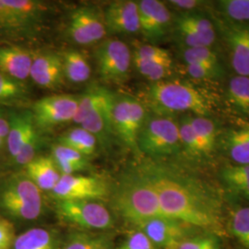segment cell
Segmentation results:
<instances>
[{
	"mask_svg": "<svg viewBox=\"0 0 249 249\" xmlns=\"http://www.w3.org/2000/svg\"><path fill=\"white\" fill-rule=\"evenodd\" d=\"M142 174L155 191L162 217L210 233L223 232V201L210 183L196 175L157 167Z\"/></svg>",
	"mask_w": 249,
	"mask_h": 249,
	"instance_id": "6da1fadb",
	"label": "cell"
},
{
	"mask_svg": "<svg viewBox=\"0 0 249 249\" xmlns=\"http://www.w3.org/2000/svg\"><path fill=\"white\" fill-rule=\"evenodd\" d=\"M147 95L151 109L157 115L183 113L210 117L213 112V101L210 94L186 80L154 82Z\"/></svg>",
	"mask_w": 249,
	"mask_h": 249,
	"instance_id": "7a4b0ae2",
	"label": "cell"
},
{
	"mask_svg": "<svg viewBox=\"0 0 249 249\" xmlns=\"http://www.w3.org/2000/svg\"><path fill=\"white\" fill-rule=\"evenodd\" d=\"M116 205L124 219L134 225L162 217L155 191L142 172L127 178L121 185L116 194Z\"/></svg>",
	"mask_w": 249,
	"mask_h": 249,
	"instance_id": "3957f363",
	"label": "cell"
},
{
	"mask_svg": "<svg viewBox=\"0 0 249 249\" xmlns=\"http://www.w3.org/2000/svg\"><path fill=\"white\" fill-rule=\"evenodd\" d=\"M0 208L23 221L37 219L44 209L41 190L25 175H14L0 182Z\"/></svg>",
	"mask_w": 249,
	"mask_h": 249,
	"instance_id": "277c9868",
	"label": "cell"
},
{
	"mask_svg": "<svg viewBox=\"0 0 249 249\" xmlns=\"http://www.w3.org/2000/svg\"><path fill=\"white\" fill-rule=\"evenodd\" d=\"M138 149L151 157H166L181 150L178 122L169 116H148L138 138Z\"/></svg>",
	"mask_w": 249,
	"mask_h": 249,
	"instance_id": "5b68a950",
	"label": "cell"
},
{
	"mask_svg": "<svg viewBox=\"0 0 249 249\" xmlns=\"http://www.w3.org/2000/svg\"><path fill=\"white\" fill-rule=\"evenodd\" d=\"M148 116L142 103L130 95H116L113 107V124L116 137L125 147L137 152L138 138Z\"/></svg>",
	"mask_w": 249,
	"mask_h": 249,
	"instance_id": "8992f818",
	"label": "cell"
},
{
	"mask_svg": "<svg viewBox=\"0 0 249 249\" xmlns=\"http://www.w3.org/2000/svg\"><path fill=\"white\" fill-rule=\"evenodd\" d=\"M173 26L181 48L212 47L216 42L217 27L202 10L179 13Z\"/></svg>",
	"mask_w": 249,
	"mask_h": 249,
	"instance_id": "52a82bcc",
	"label": "cell"
},
{
	"mask_svg": "<svg viewBox=\"0 0 249 249\" xmlns=\"http://www.w3.org/2000/svg\"><path fill=\"white\" fill-rule=\"evenodd\" d=\"M95 58L99 75L107 83L121 84L127 80L132 53L129 47L118 39H108L99 45Z\"/></svg>",
	"mask_w": 249,
	"mask_h": 249,
	"instance_id": "ba28073f",
	"label": "cell"
},
{
	"mask_svg": "<svg viewBox=\"0 0 249 249\" xmlns=\"http://www.w3.org/2000/svg\"><path fill=\"white\" fill-rule=\"evenodd\" d=\"M57 212L65 222L85 229L103 230L113 225L109 211L94 200L60 201Z\"/></svg>",
	"mask_w": 249,
	"mask_h": 249,
	"instance_id": "9c48e42d",
	"label": "cell"
},
{
	"mask_svg": "<svg viewBox=\"0 0 249 249\" xmlns=\"http://www.w3.org/2000/svg\"><path fill=\"white\" fill-rule=\"evenodd\" d=\"M46 10L36 0H0V32L20 33L34 26Z\"/></svg>",
	"mask_w": 249,
	"mask_h": 249,
	"instance_id": "30bf717a",
	"label": "cell"
},
{
	"mask_svg": "<svg viewBox=\"0 0 249 249\" xmlns=\"http://www.w3.org/2000/svg\"><path fill=\"white\" fill-rule=\"evenodd\" d=\"M79 97L74 95H51L40 99L34 106L33 115L36 126L49 128L73 120Z\"/></svg>",
	"mask_w": 249,
	"mask_h": 249,
	"instance_id": "8fae6325",
	"label": "cell"
},
{
	"mask_svg": "<svg viewBox=\"0 0 249 249\" xmlns=\"http://www.w3.org/2000/svg\"><path fill=\"white\" fill-rule=\"evenodd\" d=\"M104 15L92 7H81L71 15L68 35L73 42L81 45L95 44L107 35Z\"/></svg>",
	"mask_w": 249,
	"mask_h": 249,
	"instance_id": "7c38bea8",
	"label": "cell"
},
{
	"mask_svg": "<svg viewBox=\"0 0 249 249\" xmlns=\"http://www.w3.org/2000/svg\"><path fill=\"white\" fill-rule=\"evenodd\" d=\"M53 196L64 200H94L107 195V184L98 178L62 175L52 190Z\"/></svg>",
	"mask_w": 249,
	"mask_h": 249,
	"instance_id": "4fadbf2b",
	"label": "cell"
},
{
	"mask_svg": "<svg viewBox=\"0 0 249 249\" xmlns=\"http://www.w3.org/2000/svg\"><path fill=\"white\" fill-rule=\"evenodd\" d=\"M140 27L143 36L151 41L161 40L169 33L174 19L164 2L158 0L138 1Z\"/></svg>",
	"mask_w": 249,
	"mask_h": 249,
	"instance_id": "5bb4252c",
	"label": "cell"
},
{
	"mask_svg": "<svg viewBox=\"0 0 249 249\" xmlns=\"http://www.w3.org/2000/svg\"><path fill=\"white\" fill-rule=\"evenodd\" d=\"M216 18L229 49L232 71L237 76L249 77V25H236Z\"/></svg>",
	"mask_w": 249,
	"mask_h": 249,
	"instance_id": "9a60e30c",
	"label": "cell"
},
{
	"mask_svg": "<svg viewBox=\"0 0 249 249\" xmlns=\"http://www.w3.org/2000/svg\"><path fill=\"white\" fill-rule=\"evenodd\" d=\"M137 230L144 233L155 248L174 249L181 241L187 238L190 227L165 217H155L136 225Z\"/></svg>",
	"mask_w": 249,
	"mask_h": 249,
	"instance_id": "2e32d148",
	"label": "cell"
},
{
	"mask_svg": "<svg viewBox=\"0 0 249 249\" xmlns=\"http://www.w3.org/2000/svg\"><path fill=\"white\" fill-rule=\"evenodd\" d=\"M116 94L107 90L106 95L93 107L80 124L92 134L97 142L103 146L110 145L116 136L113 124V107Z\"/></svg>",
	"mask_w": 249,
	"mask_h": 249,
	"instance_id": "e0dca14e",
	"label": "cell"
},
{
	"mask_svg": "<svg viewBox=\"0 0 249 249\" xmlns=\"http://www.w3.org/2000/svg\"><path fill=\"white\" fill-rule=\"evenodd\" d=\"M107 31L119 35H135L141 32L138 1L112 2L104 15Z\"/></svg>",
	"mask_w": 249,
	"mask_h": 249,
	"instance_id": "ac0fdd59",
	"label": "cell"
},
{
	"mask_svg": "<svg viewBox=\"0 0 249 249\" xmlns=\"http://www.w3.org/2000/svg\"><path fill=\"white\" fill-rule=\"evenodd\" d=\"M218 147L231 164L249 165V122L231 125L220 133Z\"/></svg>",
	"mask_w": 249,
	"mask_h": 249,
	"instance_id": "d6986e66",
	"label": "cell"
},
{
	"mask_svg": "<svg viewBox=\"0 0 249 249\" xmlns=\"http://www.w3.org/2000/svg\"><path fill=\"white\" fill-rule=\"evenodd\" d=\"M30 77L42 88H57L64 78L62 56L52 52L34 55Z\"/></svg>",
	"mask_w": 249,
	"mask_h": 249,
	"instance_id": "ffe728a7",
	"label": "cell"
},
{
	"mask_svg": "<svg viewBox=\"0 0 249 249\" xmlns=\"http://www.w3.org/2000/svg\"><path fill=\"white\" fill-rule=\"evenodd\" d=\"M9 123L7 144L9 156L13 160L37 131L33 112L30 111L11 112L9 114Z\"/></svg>",
	"mask_w": 249,
	"mask_h": 249,
	"instance_id": "44dd1931",
	"label": "cell"
},
{
	"mask_svg": "<svg viewBox=\"0 0 249 249\" xmlns=\"http://www.w3.org/2000/svg\"><path fill=\"white\" fill-rule=\"evenodd\" d=\"M33 53L19 46H0V72L18 81L30 77Z\"/></svg>",
	"mask_w": 249,
	"mask_h": 249,
	"instance_id": "7402d4cb",
	"label": "cell"
},
{
	"mask_svg": "<svg viewBox=\"0 0 249 249\" xmlns=\"http://www.w3.org/2000/svg\"><path fill=\"white\" fill-rule=\"evenodd\" d=\"M26 176L41 191H52L61 178L52 156H36L27 164Z\"/></svg>",
	"mask_w": 249,
	"mask_h": 249,
	"instance_id": "603a6c76",
	"label": "cell"
},
{
	"mask_svg": "<svg viewBox=\"0 0 249 249\" xmlns=\"http://www.w3.org/2000/svg\"><path fill=\"white\" fill-rule=\"evenodd\" d=\"M221 184L231 195L249 203V165L228 163L219 172Z\"/></svg>",
	"mask_w": 249,
	"mask_h": 249,
	"instance_id": "cb8c5ba5",
	"label": "cell"
},
{
	"mask_svg": "<svg viewBox=\"0 0 249 249\" xmlns=\"http://www.w3.org/2000/svg\"><path fill=\"white\" fill-rule=\"evenodd\" d=\"M215 18L236 25H249V0H220L213 2Z\"/></svg>",
	"mask_w": 249,
	"mask_h": 249,
	"instance_id": "d4e9b609",
	"label": "cell"
},
{
	"mask_svg": "<svg viewBox=\"0 0 249 249\" xmlns=\"http://www.w3.org/2000/svg\"><path fill=\"white\" fill-rule=\"evenodd\" d=\"M225 100L235 113L249 117V77L233 76L228 82Z\"/></svg>",
	"mask_w": 249,
	"mask_h": 249,
	"instance_id": "484cf974",
	"label": "cell"
},
{
	"mask_svg": "<svg viewBox=\"0 0 249 249\" xmlns=\"http://www.w3.org/2000/svg\"><path fill=\"white\" fill-rule=\"evenodd\" d=\"M64 77L72 83H82L90 77V66L85 53L78 50H69L63 53Z\"/></svg>",
	"mask_w": 249,
	"mask_h": 249,
	"instance_id": "4316f807",
	"label": "cell"
},
{
	"mask_svg": "<svg viewBox=\"0 0 249 249\" xmlns=\"http://www.w3.org/2000/svg\"><path fill=\"white\" fill-rule=\"evenodd\" d=\"M52 158L61 176L74 175L87 167V159L84 155L59 143L53 146Z\"/></svg>",
	"mask_w": 249,
	"mask_h": 249,
	"instance_id": "83f0119b",
	"label": "cell"
},
{
	"mask_svg": "<svg viewBox=\"0 0 249 249\" xmlns=\"http://www.w3.org/2000/svg\"><path fill=\"white\" fill-rule=\"evenodd\" d=\"M59 144L71 148L84 155H92L97 148V140L88 130L81 126L74 127L64 133L58 139Z\"/></svg>",
	"mask_w": 249,
	"mask_h": 249,
	"instance_id": "f1b7e54d",
	"label": "cell"
},
{
	"mask_svg": "<svg viewBox=\"0 0 249 249\" xmlns=\"http://www.w3.org/2000/svg\"><path fill=\"white\" fill-rule=\"evenodd\" d=\"M189 121L204 148L207 157H211L217 149L219 130L213 120L208 116L189 115Z\"/></svg>",
	"mask_w": 249,
	"mask_h": 249,
	"instance_id": "f546056e",
	"label": "cell"
},
{
	"mask_svg": "<svg viewBox=\"0 0 249 249\" xmlns=\"http://www.w3.org/2000/svg\"><path fill=\"white\" fill-rule=\"evenodd\" d=\"M178 122L181 150L185 151L187 156L196 160L208 158L204 148L189 121V115L182 116Z\"/></svg>",
	"mask_w": 249,
	"mask_h": 249,
	"instance_id": "4dcf8cb0",
	"label": "cell"
},
{
	"mask_svg": "<svg viewBox=\"0 0 249 249\" xmlns=\"http://www.w3.org/2000/svg\"><path fill=\"white\" fill-rule=\"evenodd\" d=\"M13 249H54V238L51 231L34 228L22 232L14 241Z\"/></svg>",
	"mask_w": 249,
	"mask_h": 249,
	"instance_id": "1f68e13d",
	"label": "cell"
},
{
	"mask_svg": "<svg viewBox=\"0 0 249 249\" xmlns=\"http://www.w3.org/2000/svg\"><path fill=\"white\" fill-rule=\"evenodd\" d=\"M132 62L138 72L153 83L166 80L171 75L173 67V59L144 60L132 58Z\"/></svg>",
	"mask_w": 249,
	"mask_h": 249,
	"instance_id": "d6a6232c",
	"label": "cell"
},
{
	"mask_svg": "<svg viewBox=\"0 0 249 249\" xmlns=\"http://www.w3.org/2000/svg\"><path fill=\"white\" fill-rule=\"evenodd\" d=\"M229 226L232 235L246 249H249V206L232 207L229 216Z\"/></svg>",
	"mask_w": 249,
	"mask_h": 249,
	"instance_id": "836d02e7",
	"label": "cell"
},
{
	"mask_svg": "<svg viewBox=\"0 0 249 249\" xmlns=\"http://www.w3.org/2000/svg\"><path fill=\"white\" fill-rule=\"evenodd\" d=\"M28 90L25 85L0 72V103L18 104L26 101Z\"/></svg>",
	"mask_w": 249,
	"mask_h": 249,
	"instance_id": "e575fe53",
	"label": "cell"
},
{
	"mask_svg": "<svg viewBox=\"0 0 249 249\" xmlns=\"http://www.w3.org/2000/svg\"><path fill=\"white\" fill-rule=\"evenodd\" d=\"M181 56L186 65H203V66L221 65L218 54L212 47L182 48Z\"/></svg>",
	"mask_w": 249,
	"mask_h": 249,
	"instance_id": "d590c367",
	"label": "cell"
},
{
	"mask_svg": "<svg viewBox=\"0 0 249 249\" xmlns=\"http://www.w3.org/2000/svg\"><path fill=\"white\" fill-rule=\"evenodd\" d=\"M186 71L189 77L196 80H219L223 77V69L219 66L186 65Z\"/></svg>",
	"mask_w": 249,
	"mask_h": 249,
	"instance_id": "8d00e7d4",
	"label": "cell"
},
{
	"mask_svg": "<svg viewBox=\"0 0 249 249\" xmlns=\"http://www.w3.org/2000/svg\"><path fill=\"white\" fill-rule=\"evenodd\" d=\"M174 249H222L219 239L213 233L187 237Z\"/></svg>",
	"mask_w": 249,
	"mask_h": 249,
	"instance_id": "74e56055",
	"label": "cell"
},
{
	"mask_svg": "<svg viewBox=\"0 0 249 249\" xmlns=\"http://www.w3.org/2000/svg\"><path fill=\"white\" fill-rule=\"evenodd\" d=\"M132 58H139L144 60L173 59L172 54L168 50L158 45L150 44H138L135 45Z\"/></svg>",
	"mask_w": 249,
	"mask_h": 249,
	"instance_id": "f35d334b",
	"label": "cell"
},
{
	"mask_svg": "<svg viewBox=\"0 0 249 249\" xmlns=\"http://www.w3.org/2000/svg\"><path fill=\"white\" fill-rule=\"evenodd\" d=\"M40 147V140L38 133L36 132L34 136L28 141V142L22 147L18 155L13 159L14 162L18 165H25L36 158L37 151Z\"/></svg>",
	"mask_w": 249,
	"mask_h": 249,
	"instance_id": "ab89813d",
	"label": "cell"
},
{
	"mask_svg": "<svg viewBox=\"0 0 249 249\" xmlns=\"http://www.w3.org/2000/svg\"><path fill=\"white\" fill-rule=\"evenodd\" d=\"M117 249H155L147 236L139 230L131 231Z\"/></svg>",
	"mask_w": 249,
	"mask_h": 249,
	"instance_id": "60d3db41",
	"label": "cell"
},
{
	"mask_svg": "<svg viewBox=\"0 0 249 249\" xmlns=\"http://www.w3.org/2000/svg\"><path fill=\"white\" fill-rule=\"evenodd\" d=\"M15 239L13 225L0 216V249H12Z\"/></svg>",
	"mask_w": 249,
	"mask_h": 249,
	"instance_id": "b9f144b4",
	"label": "cell"
},
{
	"mask_svg": "<svg viewBox=\"0 0 249 249\" xmlns=\"http://www.w3.org/2000/svg\"><path fill=\"white\" fill-rule=\"evenodd\" d=\"M65 249H104V246L98 239L80 235L69 242Z\"/></svg>",
	"mask_w": 249,
	"mask_h": 249,
	"instance_id": "7bdbcfd3",
	"label": "cell"
},
{
	"mask_svg": "<svg viewBox=\"0 0 249 249\" xmlns=\"http://www.w3.org/2000/svg\"><path fill=\"white\" fill-rule=\"evenodd\" d=\"M166 3L167 5L179 10L180 13L202 10V7L208 5V2L200 0H171L167 1Z\"/></svg>",
	"mask_w": 249,
	"mask_h": 249,
	"instance_id": "ee69618b",
	"label": "cell"
},
{
	"mask_svg": "<svg viewBox=\"0 0 249 249\" xmlns=\"http://www.w3.org/2000/svg\"><path fill=\"white\" fill-rule=\"evenodd\" d=\"M9 130V119H7L2 111L0 110V138L2 140L6 139L8 137Z\"/></svg>",
	"mask_w": 249,
	"mask_h": 249,
	"instance_id": "f6af8a7d",
	"label": "cell"
},
{
	"mask_svg": "<svg viewBox=\"0 0 249 249\" xmlns=\"http://www.w3.org/2000/svg\"><path fill=\"white\" fill-rule=\"evenodd\" d=\"M2 145H3V140L0 138V148L2 147Z\"/></svg>",
	"mask_w": 249,
	"mask_h": 249,
	"instance_id": "bcb514c9",
	"label": "cell"
}]
</instances>
